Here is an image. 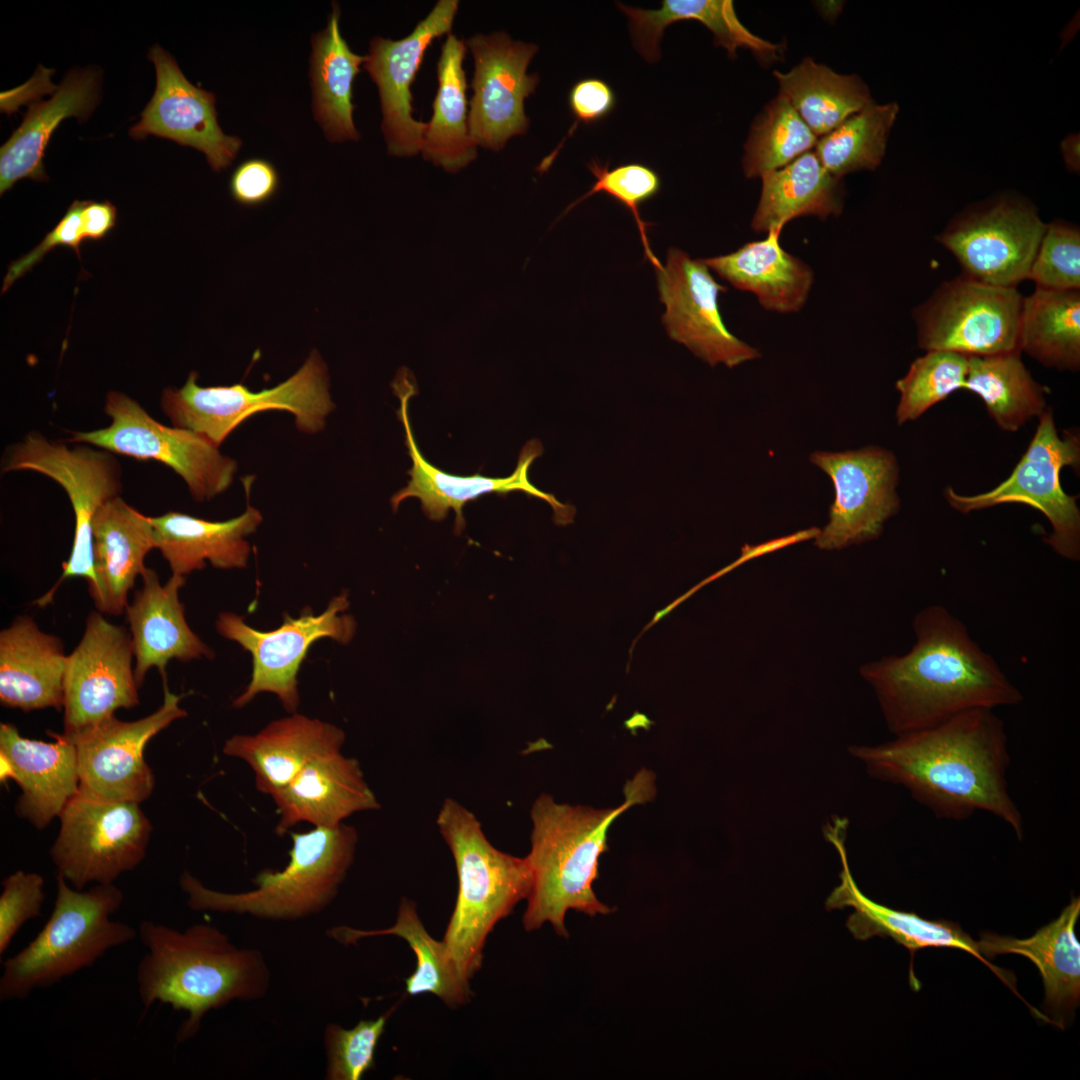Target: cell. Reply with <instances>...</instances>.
I'll use <instances>...</instances> for the list:
<instances>
[{
  "label": "cell",
  "instance_id": "1",
  "mask_svg": "<svg viewBox=\"0 0 1080 1080\" xmlns=\"http://www.w3.org/2000/svg\"><path fill=\"white\" fill-rule=\"evenodd\" d=\"M848 753L872 778L906 788L939 819L960 821L985 811L1019 840L1024 836L1008 790L1005 725L993 709L966 711L881 744L851 745Z\"/></svg>",
  "mask_w": 1080,
  "mask_h": 1080
},
{
  "label": "cell",
  "instance_id": "2",
  "mask_svg": "<svg viewBox=\"0 0 1080 1080\" xmlns=\"http://www.w3.org/2000/svg\"><path fill=\"white\" fill-rule=\"evenodd\" d=\"M913 631L915 642L907 653L860 668L894 735L929 728L966 711L1022 701V693L996 660L944 606L922 608Z\"/></svg>",
  "mask_w": 1080,
  "mask_h": 1080
},
{
  "label": "cell",
  "instance_id": "3",
  "mask_svg": "<svg viewBox=\"0 0 1080 1080\" xmlns=\"http://www.w3.org/2000/svg\"><path fill=\"white\" fill-rule=\"evenodd\" d=\"M138 936L147 952L136 972L144 1010L160 1003L188 1014L176 1042L193 1038L203 1017L232 1001L263 998L271 972L262 952L236 946L216 926L202 922L180 931L144 920Z\"/></svg>",
  "mask_w": 1080,
  "mask_h": 1080
},
{
  "label": "cell",
  "instance_id": "4",
  "mask_svg": "<svg viewBox=\"0 0 1080 1080\" xmlns=\"http://www.w3.org/2000/svg\"><path fill=\"white\" fill-rule=\"evenodd\" d=\"M624 793L621 805L605 809L559 803L547 793L533 802L531 849L526 856L532 885L522 919L527 932L549 923L559 936L567 938L565 916L569 910L592 917L612 911L593 890L599 859L608 848V830L617 817L653 797L651 773L639 772L626 784Z\"/></svg>",
  "mask_w": 1080,
  "mask_h": 1080
},
{
  "label": "cell",
  "instance_id": "5",
  "mask_svg": "<svg viewBox=\"0 0 1080 1080\" xmlns=\"http://www.w3.org/2000/svg\"><path fill=\"white\" fill-rule=\"evenodd\" d=\"M436 824L458 876L456 903L442 941L470 980L481 968L483 949L495 925L527 899L532 873L526 857L494 847L475 814L457 800L443 801Z\"/></svg>",
  "mask_w": 1080,
  "mask_h": 1080
},
{
  "label": "cell",
  "instance_id": "6",
  "mask_svg": "<svg viewBox=\"0 0 1080 1080\" xmlns=\"http://www.w3.org/2000/svg\"><path fill=\"white\" fill-rule=\"evenodd\" d=\"M290 836L292 846L286 866L260 871L252 890L217 891L184 871L179 884L188 907L273 921H295L322 912L336 897L354 861L357 830L342 823Z\"/></svg>",
  "mask_w": 1080,
  "mask_h": 1080
},
{
  "label": "cell",
  "instance_id": "7",
  "mask_svg": "<svg viewBox=\"0 0 1080 1080\" xmlns=\"http://www.w3.org/2000/svg\"><path fill=\"white\" fill-rule=\"evenodd\" d=\"M56 882L54 907L43 928L2 963L1 1001L22 1000L48 988L93 966L109 950L138 935L127 923L111 919L124 899L114 883L78 890L60 874Z\"/></svg>",
  "mask_w": 1080,
  "mask_h": 1080
},
{
  "label": "cell",
  "instance_id": "8",
  "mask_svg": "<svg viewBox=\"0 0 1080 1080\" xmlns=\"http://www.w3.org/2000/svg\"><path fill=\"white\" fill-rule=\"evenodd\" d=\"M199 374L191 371L181 388H166L160 405L172 426L205 437L216 447L252 415L267 410L288 411L300 432L322 431L335 409L329 393L325 362L313 350L303 365L284 382L269 389L251 391L244 384L202 387Z\"/></svg>",
  "mask_w": 1080,
  "mask_h": 1080
},
{
  "label": "cell",
  "instance_id": "9",
  "mask_svg": "<svg viewBox=\"0 0 1080 1080\" xmlns=\"http://www.w3.org/2000/svg\"><path fill=\"white\" fill-rule=\"evenodd\" d=\"M1035 434L1012 473L993 489L960 495L946 487L945 497L960 513H970L1006 503L1026 504L1040 511L1050 523L1044 542L1065 559H1080V509L1078 496L1067 494L1061 485L1063 467L1079 469L1078 431L1060 436L1051 408L1039 417Z\"/></svg>",
  "mask_w": 1080,
  "mask_h": 1080
},
{
  "label": "cell",
  "instance_id": "10",
  "mask_svg": "<svg viewBox=\"0 0 1080 1080\" xmlns=\"http://www.w3.org/2000/svg\"><path fill=\"white\" fill-rule=\"evenodd\" d=\"M79 444L69 447L34 431L9 447L2 461L1 469L5 473L34 471L57 482L67 493L74 511L75 532L70 556L62 565L63 572L57 583L34 602L39 606L52 601L64 580L81 577L87 581L88 588L96 584L93 520L97 511L118 497L122 489L121 469L111 452Z\"/></svg>",
  "mask_w": 1080,
  "mask_h": 1080
},
{
  "label": "cell",
  "instance_id": "11",
  "mask_svg": "<svg viewBox=\"0 0 1080 1080\" xmlns=\"http://www.w3.org/2000/svg\"><path fill=\"white\" fill-rule=\"evenodd\" d=\"M104 410L111 418L109 426L72 431L67 442L97 446L139 460H156L176 472L199 503L231 486L237 462L205 437L158 422L137 401L118 391L107 393Z\"/></svg>",
  "mask_w": 1080,
  "mask_h": 1080
},
{
  "label": "cell",
  "instance_id": "12",
  "mask_svg": "<svg viewBox=\"0 0 1080 1080\" xmlns=\"http://www.w3.org/2000/svg\"><path fill=\"white\" fill-rule=\"evenodd\" d=\"M50 856L72 887L112 884L144 859L152 830L139 803L110 801L78 791L60 815Z\"/></svg>",
  "mask_w": 1080,
  "mask_h": 1080
},
{
  "label": "cell",
  "instance_id": "13",
  "mask_svg": "<svg viewBox=\"0 0 1080 1080\" xmlns=\"http://www.w3.org/2000/svg\"><path fill=\"white\" fill-rule=\"evenodd\" d=\"M1023 300L1017 288L992 286L963 275L947 280L913 310L918 345L925 351L966 356L1021 352Z\"/></svg>",
  "mask_w": 1080,
  "mask_h": 1080
},
{
  "label": "cell",
  "instance_id": "14",
  "mask_svg": "<svg viewBox=\"0 0 1080 1080\" xmlns=\"http://www.w3.org/2000/svg\"><path fill=\"white\" fill-rule=\"evenodd\" d=\"M1045 228L1034 205L1003 195L957 215L937 240L955 257L961 275L1017 288L1028 279Z\"/></svg>",
  "mask_w": 1080,
  "mask_h": 1080
},
{
  "label": "cell",
  "instance_id": "15",
  "mask_svg": "<svg viewBox=\"0 0 1080 1080\" xmlns=\"http://www.w3.org/2000/svg\"><path fill=\"white\" fill-rule=\"evenodd\" d=\"M347 596L344 592L334 597L319 615L310 608L297 618L284 614L282 625L271 631L256 630L231 612L219 614L218 633L248 651L253 662L251 680L232 706L244 707L259 693L270 692L277 695L287 712L295 713L300 701L297 674L310 646L327 637L347 644L354 635V618L341 614L349 606Z\"/></svg>",
  "mask_w": 1080,
  "mask_h": 1080
},
{
  "label": "cell",
  "instance_id": "16",
  "mask_svg": "<svg viewBox=\"0 0 1080 1080\" xmlns=\"http://www.w3.org/2000/svg\"><path fill=\"white\" fill-rule=\"evenodd\" d=\"M152 714L135 721L110 716L94 725L63 733L75 746L79 791L96 798L141 803L153 791L154 775L144 760L149 740L173 721L186 717L181 696L169 691Z\"/></svg>",
  "mask_w": 1080,
  "mask_h": 1080
},
{
  "label": "cell",
  "instance_id": "17",
  "mask_svg": "<svg viewBox=\"0 0 1080 1080\" xmlns=\"http://www.w3.org/2000/svg\"><path fill=\"white\" fill-rule=\"evenodd\" d=\"M811 463L831 478L835 496L829 522L814 544L839 550L878 538L900 508L899 465L888 449L867 446L843 452L816 451Z\"/></svg>",
  "mask_w": 1080,
  "mask_h": 1080
},
{
  "label": "cell",
  "instance_id": "18",
  "mask_svg": "<svg viewBox=\"0 0 1080 1080\" xmlns=\"http://www.w3.org/2000/svg\"><path fill=\"white\" fill-rule=\"evenodd\" d=\"M392 387L400 401L398 418L404 427L405 445L412 460V468L408 471L410 480L406 487L391 498L394 512L400 503L409 497H416L421 501L424 514L432 521H442L452 509L456 514L454 532L459 535L465 528L462 510L467 503L489 493L505 496L514 491H523L546 501L554 511L553 519L556 524L564 526L573 522L576 510L572 505L560 503L552 494L539 490L529 481V467L543 453L539 440L533 439L523 447L514 472L508 477L448 474L429 463L415 441L408 415L409 400L417 394L411 372L401 369Z\"/></svg>",
  "mask_w": 1080,
  "mask_h": 1080
},
{
  "label": "cell",
  "instance_id": "19",
  "mask_svg": "<svg viewBox=\"0 0 1080 1080\" xmlns=\"http://www.w3.org/2000/svg\"><path fill=\"white\" fill-rule=\"evenodd\" d=\"M655 272L659 298L665 306L662 322L672 340L712 367L723 363L733 368L761 356L726 327L718 297L727 288L714 279L703 259H692L671 247L665 265Z\"/></svg>",
  "mask_w": 1080,
  "mask_h": 1080
},
{
  "label": "cell",
  "instance_id": "20",
  "mask_svg": "<svg viewBox=\"0 0 1080 1080\" xmlns=\"http://www.w3.org/2000/svg\"><path fill=\"white\" fill-rule=\"evenodd\" d=\"M133 658L127 629L109 622L100 612L90 613L80 642L66 659L64 733L139 704Z\"/></svg>",
  "mask_w": 1080,
  "mask_h": 1080
},
{
  "label": "cell",
  "instance_id": "21",
  "mask_svg": "<svg viewBox=\"0 0 1080 1080\" xmlns=\"http://www.w3.org/2000/svg\"><path fill=\"white\" fill-rule=\"evenodd\" d=\"M465 44L475 67L470 137L477 147L500 151L510 138L529 128L524 101L535 92L539 76L527 69L538 47L515 41L505 32L476 34Z\"/></svg>",
  "mask_w": 1080,
  "mask_h": 1080
},
{
  "label": "cell",
  "instance_id": "22",
  "mask_svg": "<svg viewBox=\"0 0 1080 1080\" xmlns=\"http://www.w3.org/2000/svg\"><path fill=\"white\" fill-rule=\"evenodd\" d=\"M457 0H439L413 31L400 40L375 36L364 68L378 87L388 153L410 157L421 150L426 123L412 116L411 85L434 39L450 34Z\"/></svg>",
  "mask_w": 1080,
  "mask_h": 1080
},
{
  "label": "cell",
  "instance_id": "23",
  "mask_svg": "<svg viewBox=\"0 0 1080 1080\" xmlns=\"http://www.w3.org/2000/svg\"><path fill=\"white\" fill-rule=\"evenodd\" d=\"M148 58L155 65L156 88L130 136L141 140L154 135L193 147L205 154L215 172L226 169L242 142L220 128L214 94L191 84L159 45L150 49Z\"/></svg>",
  "mask_w": 1080,
  "mask_h": 1080
},
{
  "label": "cell",
  "instance_id": "24",
  "mask_svg": "<svg viewBox=\"0 0 1080 1080\" xmlns=\"http://www.w3.org/2000/svg\"><path fill=\"white\" fill-rule=\"evenodd\" d=\"M848 820L839 816L830 818L823 826L825 839L836 849L842 869L840 883L826 899L827 910L853 908L846 926L857 940L873 936L891 937L906 947L913 958L914 953L928 947L960 949L972 954L987 965L1016 995L1015 981L1011 974L990 964L983 958L975 942L958 924L943 920H927L915 913L894 910L879 904L862 893L856 884L847 858L845 838Z\"/></svg>",
  "mask_w": 1080,
  "mask_h": 1080
},
{
  "label": "cell",
  "instance_id": "25",
  "mask_svg": "<svg viewBox=\"0 0 1080 1080\" xmlns=\"http://www.w3.org/2000/svg\"><path fill=\"white\" fill-rule=\"evenodd\" d=\"M54 742L22 737L9 723L0 724L1 780L13 779L22 795L16 813L36 828L59 816L79 791L77 755L64 735L49 733Z\"/></svg>",
  "mask_w": 1080,
  "mask_h": 1080
},
{
  "label": "cell",
  "instance_id": "26",
  "mask_svg": "<svg viewBox=\"0 0 1080 1080\" xmlns=\"http://www.w3.org/2000/svg\"><path fill=\"white\" fill-rule=\"evenodd\" d=\"M271 797L279 815L278 835L302 822L333 828L355 813L380 808L358 760L341 751L313 759Z\"/></svg>",
  "mask_w": 1080,
  "mask_h": 1080
},
{
  "label": "cell",
  "instance_id": "27",
  "mask_svg": "<svg viewBox=\"0 0 1080 1080\" xmlns=\"http://www.w3.org/2000/svg\"><path fill=\"white\" fill-rule=\"evenodd\" d=\"M141 577L143 585L125 610L138 687L153 667L158 669L162 679H166V666L171 659L186 662L214 657V652L186 622L184 605L179 599L185 577L172 574L162 585L157 573L149 568Z\"/></svg>",
  "mask_w": 1080,
  "mask_h": 1080
},
{
  "label": "cell",
  "instance_id": "28",
  "mask_svg": "<svg viewBox=\"0 0 1080 1080\" xmlns=\"http://www.w3.org/2000/svg\"><path fill=\"white\" fill-rule=\"evenodd\" d=\"M342 729L319 719L292 713L275 720L254 735L227 739L223 753L245 761L259 792L272 796L285 787L313 759L341 751Z\"/></svg>",
  "mask_w": 1080,
  "mask_h": 1080
},
{
  "label": "cell",
  "instance_id": "29",
  "mask_svg": "<svg viewBox=\"0 0 1080 1080\" xmlns=\"http://www.w3.org/2000/svg\"><path fill=\"white\" fill-rule=\"evenodd\" d=\"M155 548L150 517L120 496L106 502L93 520V560L96 584L88 588L100 613L119 616L128 606V593L137 576L147 570L145 556Z\"/></svg>",
  "mask_w": 1080,
  "mask_h": 1080
},
{
  "label": "cell",
  "instance_id": "30",
  "mask_svg": "<svg viewBox=\"0 0 1080 1080\" xmlns=\"http://www.w3.org/2000/svg\"><path fill=\"white\" fill-rule=\"evenodd\" d=\"M67 656L61 640L19 616L0 633V702L24 712L63 708Z\"/></svg>",
  "mask_w": 1080,
  "mask_h": 1080
},
{
  "label": "cell",
  "instance_id": "31",
  "mask_svg": "<svg viewBox=\"0 0 1080 1080\" xmlns=\"http://www.w3.org/2000/svg\"><path fill=\"white\" fill-rule=\"evenodd\" d=\"M99 74L92 69L71 70L46 101L32 104L21 125L0 149V193L23 179L47 181L43 157L61 121L86 118L99 100Z\"/></svg>",
  "mask_w": 1080,
  "mask_h": 1080
},
{
  "label": "cell",
  "instance_id": "32",
  "mask_svg": "<svg viewBox=\"0 0 1080 1080\" xmlns=\"http://www.w3.org/2000/svg\"><path fill=\"white\" fill-rule=\"evenodd\" d=\"M155 548L168 562L172 574L184 576L201 570L209 561L214 568L247 566L250 545L246 538L262 522V514L247 504L239 516L226 521H208L169 511L150 517Z\"/></svg>",
  "mask_w": 1080,
  "mask_h": 1080
},
{
  "label": "cell",
  "instance_id": "33",
  "mask_svg": "<svg viewBox=\"0 0 1080 1080\" xmlns=\"http://www.w3.org/2000/svg\"><path fill=\"white\" fill-rule=\"evenodd\" d=\"M1079 915L1077 897L1056 920L1028 939L983 933L977 942L978 951L985 959L1014 953L1029 958L1037 966L1044 984V1004L1053 1013L1054 1024L1061 1028L1064 1016L1078 1006L1080 999V944L1075 935Z\"/></svg>",
  "mask_w": 1080,
  "mask_h": 1080
},
{
  "label": "cell",
  "instance_id": "34",
  "mask_svg": "<svg viewBox=\"0 0 1080 1080\" xmlns=\"http://www.w3.org/2000/svg\"><path fill=\"white\" fill-rule=\"evenodd\" d=\"M781 232L771 231L763 240L703 262L736 289L754 294L765 310L796 313L806 304L815 277L807 263L781 246Z\"/></svg>",
  "mask_w": 1080,
  "mask_h": 1080
},
{
  "label": "cell",
  "instance_id": "35",
  "mask_svg": "<svg viewBox=\"0 0 1080 1080\" xmlns=\"http://www.w3.org/2000/svg\"><path fill=\"white\" fill-rule=\"evenodd\" d=\"M629 19L634 48L648 62L660 57V41L664 30L683 20H695L706 26L714 43L725 48L730 57L738 48H747L764 62L777 61L782 53L773 44L751 33L739 20L731 0H663L658 9H643L617 5Z\"/></svg>",
  "mask_w": 1080,
  "mask_h": 1080
},
{
  "label": "cell",
  "instance_id": "36",
  "mask_svg": "<svg viewBox=\"0 0 1080 1080\" xmlns=\"http://www.w3.org/2000/svg\"><path fill=\"white\" fill-rule=\"evenodd\" d=\"M761 179V195L751 221L755 232L782 231L797 217L816 216L825 220L843 211L841 179L830 174L812 150Z\"/></svg>",
  "mask_w": 1080,
  "mask_h": 1080
},
{
  "label": "cell",
  "instance_id": "37",
  "mask_svg": "<svg viewBox=\"0 0 1080 1080\" xmlns=\"http://www.w3.org/2000/svg\"><path fill=\"white\" fill-rule=\"evenodd\" d=\"M326 935L344 944H356L366 937L392 935L402 938L416 956V968L405 979L409 996L432 994L449 1007L467 1003L472 995L469 980L460 972L443 941L434 939L421 922L416 903L402 898L393 926L361 930L346 925L334 926Z\"/></svg>",
  "mask_w": 1080,
  "mask_h": 1080
},
{
  "label": "cell",
  "instance_id": "38",
  "mask_svg": "<svg viewBox=\"0 0 1080 1080\" xmlns=\"http://www.w3.org/2000/svg\"><path fill=\"white\" fill-rule=\"evenodd\" d=\"M340 9L332 5L327 26L312 37L310 78L313 113L331 142L357 141L353 121V82L366 56L354 53L339 28Z\"/></svg>",
  "mask_w": 1080,
  "mask_h": 1080
},
{
  "label": "cell",
  "instance_id": "39",
  "mask_svg": "<svg viewBox=\"0 0 1080 1080\" xmlns=\"http://www.w3.org/2000/svg\"><path fill=\"white\" fill-rule=\"evenodd\" d=\"M467 51L463 40L452 33L442 45L437 63L438 88L433 115L423 134L424 159L456 173L477 157L470 137L467 115L466 74L463 61Z\"/></svg>",
  "mask_w": 1080,
  "mask_h": 1080
},
{
  "label": "cell",
  "instance_id": "40",
  "mask_svg": "<svg viewBox=\"0 0 1080 1080\" xmlns=\"http://www.w3.org/2000/svg\"><path fill=\"white\" fill-rule=\"evenodd\" d=\"M779 94L819 138L873 102L868 86L857 75H842L805 58L790 71H774Z\"/></svg>",
  "mask_w": 1080,
  "mask_h": 1080
},
{
  "label": "cell",
  "instance_id": "41",
  "mask_svg": "<svg viewBox=\"0 0 1080 1080\" xmlns=\"http://www.w3.org/2000/svg\"><path fill=\"white\" fill-rule=\"evenodd\" d=\"M964 390L978 395L996 424L1016 432L1048 407V389L1038 383L1021 359V352L968 356Z\"/></svg>",
  "mask_w": 1080,
  "mask_h": 1080
},
{
  "label": "cell",
  "instance_id": "42",
  "mask_svg": "<svg viewBox=\"0 0 1080 1080\" xmlns=\"http://www.w3.org/2000/svg\"><path fill=\"white\" fill-rule=\"evenodd\" d=\"M1021 352L1043 366L1077 372L1080 368V290L1035 288L1024 296L1019 330Z\"/></svg>",
  "mask_w": 1080,
  "mask_h": 1080
},
{
  "label": "cell",
  "instance_id": "43",
  "mask_svg": "<svg viewBox=\"0 0 1080 1080\" xmlns=\"http://www.w3.org/2000/svg\"><path fill=\"white\" fill-rule=\"evenodd\" d=\"M899 106L895 102L874 101L851 115L829 133L818 138L815 154L823 167L836 178L875 170L882 162Z\"/></svg>",
  "mask_w": 1080,
  "mask_h": 1080
},
{
  "label": "cell",
  "instance_id": "44",
  "mask_svg": "<svg viewBox=\"0 0 1080 1080\" xmlns=\"http://www.w3.org/2000/svg\"><path fill=\"white\" fill-rule=\"evenodd\" d=\"M817 140L789 101L778 94L751 126L742 159L744 174L761 178L811 151Z\"/></svg>",
  "mask_w": 1080,
  "mask_h": 1080
},
{
  "label": "cell",
  "instance_id": "45",
  "mask_svg": "<svg viewBox=\"0 0 1080 1080\" xmlns=\"http://www.w3.org/2000/svg\"><path fill=\"white\" fill-rule=\"evenodd\" d=\"M968 356L931 350L916 358L907 373L896 381L900 394L896 409L898 425L918 419L928 409L957 390L964 389Z\"/></svg>",
  "mask_w": 1080,
  "mask_h": 1080
},
{
  "label": "cell",
  "instance_id": "46",
  "mask_svg": "<svg viewBox=\"0 0 1080 1080\" xmlns=\"http://www.w3.org/2000/svg\"><path fill=\"white\" fill-rule=\"evenodd\" d=\"M588 168L594 175L595 182L583 196L566 209V212L596 193L607 194L630 211L640 233L645 258L655 269L660 268L662 263L651 250L647 236L649 223L641 218L639 210L643 203L660 191L661 179L658 173L641 163L622 164L610 169L608 163L601 165L596 160H592Z\"/></svg>",
  "mask_w": 1080,
  "mask_h": 1080
},
{
  "label": "cell",
  "instance_id": "47",
  "mask_svg": "<svg viewBox=\"0 0 1080 1080\" xmlns=\"http://www.w3.org/2000/svg\"><path fill=\"white\" fill-rule=\"evenodd\" d=\"M396 1006L375 1019L361 1020L346 1029L329 1023L324 1028L325 1079L360 1080L375 1066V1052Z\"/></svg>",
  "mask_w": 1080,
  "mask_h": 1080
},
{
  "label": "cell",
  "instance_id": "48",
  "mask_svg": "<svg viewBox=\"0 0 1080 1080\" xmlns=\"http://www.w3.org/2000/svg\"><path fill=\"white\" fill-rule=\"evenodd\" d=\"M1028 279L1036 288L1080 290V230L1066 221L1046 224Z\"/></svg>",
  "mask_w": 1080,
  "mask_h": 1080
},
{
  "label": "cell",
  "instance_id": "49",
  "mask_svg": "<svg viewBox=\"0 0 1080 1080\" xmlns=\"http://www.w3.org/2000/svg\"><path fill=\"white\" fill-rule=\"evenodd\" d=\"M0 895V955L29 920L41 915L45 899L44 879L37 873L18 870L2 882Z\"/></svg>",
  "mask_w": 1080,
  "mask_h": 1080
},
{
  "label": "cell",
  "instance_id": "50",
  "mask_svg": "<svg viewBox=\"0 0 1080 1080\" xmlns=\"http://www.w3.org/2000/svg\"><path fill=\"white\" fill-rule=\"evenodd\" d=\"M85 201L75 200L57 225L48 232L43 240L29 253L12 262L3 280L1 293L4 294L12 284L30 271L42 258L55 247H71L78 257L80 245L84 241L82 210Z\"/></svg>",
  "mask_w": 1080,
  "mask_h": 1080
},
{
  "label": "cell",
  "instance_id": "51",
  "mask_svg": "<svg viewBox=\"0 0 1080 1080\" xmlns=\"http://www.w3.org/2000/svg\"><path fill=\"white\" fill-rule=\"evenodd\" d=\"M278 186L279 176L275 167L259 158L242 162L230 179L233 199L244 206H257L267 202L274 196Z\"/></svg>",
  "mask_w": 1080,
  "mask_h": 1080
},
{
  "label": "cell",
  "instance_id": "52",
  "mask_svg": "<svg viewBox=\"0 0 1080 1080\" xmlns=\"http://www.w3.org/2000/svg\"><path fill=\"white\" fill-rule=\"evenodd\" d=\"M568 104L575 118L570 136L578 124H592L608 116L616 105L612 87L599 78H583L577 81L568 94Z\"/></svg>",
  "mask_w": 1080,
  "mask_h": 1080
},
{
  "label": "cell",
  "instance_id": "53",
  "mask_svg": "<svg viewBox=\"0 0 1080 1080\" xmlns=\"http://www.w3.org/2000/svg\"><path fill=\"white\" fill-rule=\"evenodd\" d=\"M117 209L109 201L85 200L82 210L84 240H101L115 227Z\"/></svg>",
  "mask_w": 1080,
  "mask_h": 1080
},
{
  "label": "cell",
  "instance_id": "54",
  "mask_svg": "<svg viewBox=\"0 0 1080 1080\" xmlns=\"http://www.w3.org/2000/svg\"><path fill=\"white\" fill-rule=\"evenodd\" d=\"M1061 150L1064 156L1065 163L1070 171H1079V137L1073 134L1066 138L1061 144Z\"/></svg>",
  "mask_w": 1080,
  "mask_h": 1080
}]
</instances>
